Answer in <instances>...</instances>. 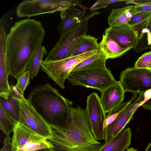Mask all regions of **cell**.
I'll list each match as a JSON object with an SVG mask.
<instances>
[{
    "label": "cell",
    "instance_id": "d6986e66",
    "mask_svg": "<svg viewBox=\"0 0 151 151\" xmlns=\"http://www.w3.org/2000/svg\"><path fill=\"white\" fill-rule=\"evenodd\" d=\"M138 33L139 41L134 49L137 53L147 49H151V15L137 26L134 27Z\"/></svg>",
    "mask_w": 151,
    "mask_h": 151
},
{
    "label": "cell",
    "instance_id": "44dd1931",
    "mask_svg": "<svg viewBox=\"0 0 151 151\" xmlns=\"http://www.w3.org/2000/svg\"><path fill=\"white\" fill-rule=\"evenodd\" d=\"M138 12L135 9V5L113 9L108 18V23L110 26L127 23L131 17Z\"/></svg>",
    "mask_w": 151,
    "mask_h": 151
},
{
    "label": "cell",
    "instance_id": "603a6c76",
    "mask_svg": "<svg viewBox=\"0 0 151 151\" xmlns=\"http://www.w3.org/2000/svg\"><path fill=\"white\" fill-rule=\"evenodd\" d=\"M0 105L14 125L19 122V106L17 100L14 97L10 95L7 99L0 97Z\"/></svg>",
    "mask_w": 151,
    "mask_h": 151
},
{
    "label": "cell",
    "instance_id": "4fadbf2b",
    "mask_svg": "<svg viewBox=\"0 0 151 151\" xmlns=\"http://www.w3.org/2000/svg\"><path fill=\"white\" fill-rule=\"evenodd\" d=\"M101 102L106 113L121 105L125 92L119 81H116L101 92Z\"/></svg>",
    "mask_w": 151,
    "mask_h": 151
},
{
    "label": "cell",
    "instance_id": "836d02e7",
    "mask_svg": "<svg viewBox=\"0 0 151 151\" xmlns=\"http://www.w3.org/2000/svg\"><path fill=\"white\" fill-rule=\"evenodd\" d=\"M135 9L137 12H151V5H135Z\"/></svg>",
    "mask_w": 151,
    "mask_h": 151
},
{
    "label": "cell",
    "instance_id": "3957f363",
    "mask_svg": "<svg viewBox=\"0 0 151 151\" xmlns=\"http://www.w3.org/2000/svg\"><path fill=\"white\" fill-rule=\"evenodd\" d=\"M27 99L53 129L62 131L69 127L73 103L49 83L32 89Z\"/></svg>",
    "mask_w": 151,
    "mask_h": 151
},
{
    "label": "cell",
    "instance_id": "9a60e30c",
    "mask_svg": "<svg viewBox=\"0 0 151 151\" xmlns=\"http://www.w3.org/2000/svg\"><path fill=\"white\" fill-rule=\"evenodd\" d=\"M7 34L2 33L0 35V96L8 98L11 88L8 81L9 75L6 60Z\"/></svg>",
    "mask_w": 151,
    "mask_h": 151
},
{
    "label": "cell",
    "instance_id": "d590c367",
    "mask_svg": "<svg viewBox=\"0 0 151 151\" xmlns=\"http://www.w3.org/2000/svg\"><path fill=\"white\" fill-rule=\"evenodd\" d=\"M31 151H53V148H43Z\"/></svg>",
    "mask_w": 151,
    "mask_h": 151
},
{
    "label": "cell",
    "instance_id": "f1b7e54d",
    "mask_svg": "<svg viewBox=\"0 0 151 151\" xmlns=\"http://www.w3.org/2000/svg\"><path fill=\"white\" fill-rule=\"evenodd\" d=\"M151 66V51L146 52L136 61L134 67L136 68H147Z\"/></svg>",
    "mask_w": 151,
    "mask_h": 151
},
{
    "label": "cell",
    "instance_id": "4316f807",
    "mask_svg": "<svg viewBox=\"0 0 151 151\" xmlns=\"http://www.w3.org/2000/svg\"><path fill=\"white\" fill-rule=\"evenodd\" d=\"M31 79L29 71L27 70L20 76L17 80V83L15 85L18 91L24 95V91L30 83Z\"/></svg>",
    "mask_w": 151,
    "mask_h": 151
},
{
    "label": "cell",
    "instance_id": "8fae6325",
    "mask_svg": "<svg viewBox=\"0 0 151 151\" xmlns=\"http://www.w3.org/2000/svg\"><path fill=\"white\" fill-rule=\"evenodd\" d=\"M144 93L139 94V97L124 108L110 124L104 129V143L107 142L124 130L132 119L138 108L142 105Z\"/></svg>",
    "mask_w": 151,
    "mask_h": 151
},
{
    "label": "cell",
    "instance_id": "74e56055",
    "mask_svg": "<svg viewBox=\"0 0 151 151\" xmlns=\"http://www.w3.org/2000/svg\"><path fill=\"white\" fill-rule=\"evenodd\" d=\"M148 69H150V70H151V66H150L149 68Z\"/></svg>",
    "mask_w": 151,
    "mask_h": 151
},
{
    "label": "cell",
    "instance_id": "4dcf8cb0",
    "mask_svg": "<svg viewBox=\"0 0 151 151\" xmlns=\"http://www.w3.org/2000/svg\"><path fill=\"white\" fill-rule=\"evenodd\" d=\"M127 1L124 0H99L97 1L91 7L89 8V9L91 11H93L102 8H106L107 6L111 3L117 2H126Z\"/></svg>",
    "mask_w": 151,
    "mask_h": 151
},
{
    "label": "cell",
    "instance_id": "9c48e42d",
    "mask_svg": "<svg viewBox=\"0 0 151 151\" xmlns=\"http://www.w3.org/2000/svg\"><path fill=\"white\" fill-rule=\"evenodd\" d=\"M119 81L124 91L138 94L151 89V70L129 67L122 71Z\"/></svg>",
    "mask_w": 151,
    "mask_h": 151
},
{
    "label": "cell",
    "instance_id": "ffe728a7",
    "mask_svg": "<svg viewBox=\"0 0 151 151\" xmlns=\"http://www.w3.org/2000/svg\"><path fill=\"white\" fill-rule=\"evenodd\" d=\"M98 39V38L86 34L81 35L78 37L74 45L71 56L99 50Z\"/></svg>",
    "mask_w": 151,
    "mask_h": 151
},
{
    "label": "cell",
    "instance_id": "7c38bea8",
    "mask_svg": "<svg viewBox=\"0 0 151 151\" xmlns=\"http://www.w3.org/2000/svg\"><path fill=\"white\" fill-rule=\"evenodd\" d=\"M104 34L113 38L123 48L134 49L139 42L137 31L128 23L110 26L105 29Z\"/></svg>",
    "mask_w": 151,
    "mask_h": 151
},
{
    "label": "cell",
    "instance_id": "8992f818",
    "mask_svg": "<svg viewBox=\"0 0 151 151\" xmlns=\"http://www.w3.org/2000/svg\"><path fill=\"white\" fill-rule=\"evenodd\" d=\"M99 50L58 60H42L40 62L41 68L57 84L65 89V81L74 68L82 61L96 53Z\"/></svg>",
    "mask_w": 151,
    "mask_h": 151
},
{
    "label": "cell",
    "instance_id": "5bb4252c",
    "mask_svg": "<svg viewBox=\"0 0 151 151\" xmlns=\"http://www.w3.org/2000/svg\"><path fill=\"white\" fill-rule=\"evenodd\" d=\"M46 139L19 122L14 125L12 138V151L30 142L40 143Z\"/></svg>",
    "mask_w": 151,
    "mask_h": 151
},
{
    "label": "cell",
    "instance_id": "2e32d148",
    "mask_svg": "<svg viewBox=\"0 0 151 151\" xmlns=\"http://www.w3.org/2000/svg\"><path fill=\"white\" fill-rule=\"evenodd\" d=\"M86 13L85 10L75 6L60 11L61 20L57 28L58 32L61 35L77 26L83 21Z\"/></svg>",
    "mask_w": 151,
    "mask_h": 151
},
{
    "label": "cell",
    "instance_id": "277c9868",
    "mask_svg": "<svg viewBox=\"0 0 151 151\" xmlns=\"http://www.w3.org/2000/svg\"><path fill=\"white\" fill-rule=\"evenodd\" d=\"M81 2V0H25L17 6L16 13L19 18L29 17L61 11L75 5L84 9Z\"/></svg>",
    "mask_w": 151,
    "mask_h": 151
},
{
    "label": "cell",
    "instance_id": "8d00e7d4",
    "mask_svg": "<svg viewBox=\"0 0 151 151\" xmlns=\"http://www.w3.org/2000/svg\"><path fill=\"white\" fill-rule=\"evenodd\" d=\"M145 151H151V142L148 144Z\"/></svg>",
    "mask_w": 151,
    "mask_h": 151
},
{
    "label": "cell",
    "instance_id": "f546056e",
    "mask_svg": "<svg viewBox=\"0 0 151 151\" xmlns=\"http://www.w3.org/2000/svg\"><path fill=\"white\" fill-rule=\"evenodd\" d=\"M151 15V12H138L131 17L127 23L133 27H135L148 18Z\"/></svg>",
    "mask_w": 151,
    "mask_h": 151
},
{
    "label": "cell",
    "instance_id": "30bf717a",
    "mask_svg": "<svg viewBox=\"0 0 151 151\" xmlns=\"http://www.w3.org/2000/svg\"><path fill=\"white\" fill-rule=\"evenodd\" d=\"M86 109L88 113L92 131L96 139H104L103 126L106 115L102 105L100 97L93 92L88 96Z\"/></svg>",
    "mask_w": 151,
    "mask_h": 151
},
{
    "label": "cell",
    "instance_id": "e0dca14e",
    "mask_svg": "<svg viewBox=\"0 0 151 151\" xmlns=\"http://www.w3.org/2000/svg\"><path fill=\"white\" fill-rule=\"evenodd\" d=\"M132 134L130 128L124 129L109 142L102 145L98 151H124L131 143Z\"/></svg>",
    "mask_w": 151,
    "mask_h": 151
},
{
    "label": "cell",
    "instance_id": "52a82bcc",
    "mask_svg": "<svg viewBox=\"0 0 151 151\" xmlns=\"http://www.w3.org/2000/svg\"><path fill=\"white\" fill-rule=\"evenodd\" d=\"M67 79L72 85L96 89L101 92L116 81L111 71L107 68L71 71Z\"/></svg>",
    "mask_w": 151,
    "mask_h": 151
},
{
    "label": "cell",
    "instance_id": "484cf974",
    "mask_svg": "<svg viewBox=\"0 0 151 151\" xmlns=\"http://www.w3.org/2000/svg\"><path fill=\"white\" fill-rule=\"evenodd\" d=\"M15 125L13 123L0 105V128L6 136L13 132Z\"/></svg>",
    "mask_w": 151,
    "mask_h": 151
},
{
    "label": "cell",
    "instance_id": "83f0119b",
    "mask_svg": "<svg viewBox=\"0 0 151 151\" xmlns=\"http://www.w3.org/2000/svg\"><path fill=\"white\" fill-rule=\"evenodd\" d=\"M53 147L52 145L45 140L41 142L29 143L18 149L16 151H31L43 148Z\"/></svg>",
    "mask_w": 151,
    "mask_h": 151
},
{
    "label": "cell",
    "instance_id": "5b68a950",
    "mask_svg": "<svg viewBox=\"0 0 151 151\" xmlns=\"http://www.w3.org/2000/svg\"><path fill=\"white\" fill-rule=\"evenodd\" d=\"M96 12L85 16L83 21L77 26L60 35L55 45L47 54L46 61H56L71 57L74 45L79 37L86 34L88 31L90 19Z\"/></svg>",
    "mask_w": 151,
    "mask_h": 151
},
{
    "label": "cell",
    "instance_id": "d6a6232c",
    "mask_svg": "<svg viewBox=\"0 0 151 151\" xmlns=\"http://www.w3.org/2000/svg\"><path fill=\"white\" fill-rule=\"evenodd\" d=\"M11 92L9 94L15 98L22 99L24 98V95L21 94L18 91L15 87V86H10Z\"/></svg>",
    "mask_w": 151,
    "mask_h": 151
},
{
    "label": "cell",
    "instance_id": "cb8c5ba5",
    "mask_svg": "<svg viewBox=\"0 0 151 151\" xmlns=\"http://www.w3.org/2000/svg\"><path fill=\"white\" fill-rule=\"evenodd\" d=\"M47 53L45 46L42 45L32 58L27 70L30 72L31 79H33L37 75L41 68L40 62L43 60V57Z\"/></svg>",
    "mask_w": 151,
    "mask_h": 151
},
{
    "label": "cell",
    "instance_id": "6da1fadb",
    "mask_svg": "<svg viewBox=\"0 0 151 151\" xmlns=\"http://www.w3.org/2000/svg\"><path fill=\"white\" fill-rule=\"evenodd\" d=\"M46 34L40 22L26 19L16 22L7 35L6 60L9 75L17 80L26 71L42 45Z\"/></svg>",
    "mask_w": 151,
    "mask_h": 151
},
{
    "label": "cell",
    "instance_id": "1f68e13d",
    "mask_svg": "<svg viewBox=\"0 0 151 151\" xmlns=\"http://www.w3.org/2000/svg\"><path fill=\"white\" fill-rule=\"evenodd\" d=\"M4 146L0 151H12V138L6 136L4 140Z\"/></svg>",
    "mask_w": 151,
    "mask_h": 151
},
{
    "label": "cell",
    "instance_id": "d4e9b609",
    "mask_svg": "<svg viewBox=\"0 0 151 151\" xmlns=\"http://www.w3.org/2000/svg\"><path fill=\"white\" fill-rule=\"evenodd\" d=\"M137 97V93H133L131 99L129 101L123 103L119 106L112 110L108 113L107 115H106V119L104 124V131L105 128L115 119L121 111L129 103L134 101Z\"/></svg>",
    "mask_w": 151,
    "mask_h": 151
},
{
    "label": "cell",
    "instance_id": "ba28073f",
    "mask_svg": "<svg viewBox=\"0 0 151 151\" xmlns=\"http://www.w3.org/2000/svg\"><path fill=\"white\" fill-rule=\"evenodd\" d=\"M15 99L17 100L19 106V122L45 139L52 137L54 129L37 112L28 100L25 98Z\"/></svg>",
    "mask_w": 151,
    "mask_h": 151
},
{
    "label": "cell",
    "instance_id": "7a4b0ae2",
    "mask_svg": "<svg viewBox=\"0 0 151 151\" xmlns=\"http://www.w3.org/2000/svg\"><path fill=\"white\" fill-rule=\"evenodd\" d=\"M53 151H98L102 146L94 136L86 109L72 108L69 127L62 131L54 129L53 135L46 139Z\"/></svg>",
    "mask_w": 151,
    "mask_h": 151
},
{
    "label": "cell",
    "instance_id": "7402d4cb",
    "mask_svg": "<svg viewBox=\"0 0 151 151\" xmlns=\"http://www.w3.org/2000/svg\"><path fill=\"white\" fill-rule=\"evenodd\" d=\"M106 59L99 50L93 55L87 58L77 65L71 71L89 70L106 68Z\"/></svg>",
    "mask_w": 151,
    "mask_h": 151
},
{
    "label": "cell",
    "instance_id": "ac0fdd59",
    "mask_svg": "<svg viewBox=\"0 0 151 151\" xmlns=\"http://www.w3.org/2000/svg\"><path fill=\"white\" fill-rule=\"evenodd\" d=\"M99 49L102 52L106 60L120 57L131 49L121 47L113 38L104 33L101 41L99 43Z\"/></svg>",
    "mask_w": 151,
    "mask_h": 151
},
{
    "label": "cell",
    "instance_id": "e575fe53",
    "mask_svg": "<svg viewBox=\"0 0 151 151\" xmlns=\"http://www.w3.org/2000/svg\"><path fill=\"white\" fill-rule=\"evenodd\" d=\"M141 106L145 109L151 110V98L145 102Z\"/></svg>",
    "mask_w": 151,
    "mask_h": 151
}]
</instances>
